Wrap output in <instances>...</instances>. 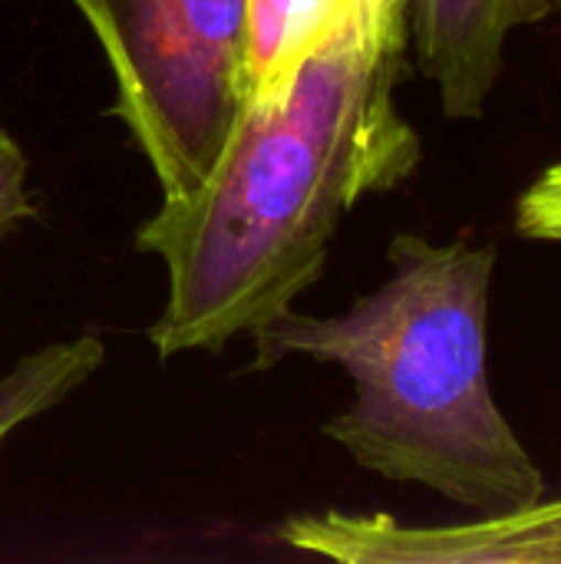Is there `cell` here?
Wrapping results in <instances>:
<instances>
[{
    "mask_svg": "<svg viewBox=\"0 0 561 564\" xmlns=\"http://www.w3.org/2000/svg\"><path fill=\"white\" fill-rule=\"evenodd\" d=\"M350 0H248V109H274L301 66L347 23Z\"/></svg>",
    "mask_w": 561,
    "mask_h": 564,
    "instance_id": "obj_6",
    "label": "cell"
},
{
    "mask_svg": "<svg viewBox=\"0 0 561 564\" xmlns=\"http://www.w3.org/2000/svg\"><path fill=\"white\" fill-rule=\"evenodd\" d=\"M73 3L112 69V116L162 198L195 192L248 109V0Z\"/></svg>",
    "mask_w": 561,
    "mask_h": 564,
    "instance_id": "obj_3",
    "label": "cell"
},
{
    "mask_svg": "<svg viewBox=\"0 0 561 564\" xmlns=\"http://www.w3.org/2000/svg\"><path fill=\"white\" fill-rule=\"evenodd\" d=\"M555 10H559V13H561V0H555Z\"/></svg>",
    "mask_w": 561,
    "mask_h": 564,
    "instance_id": "obj_11",
    "label": "cell"
},
{
    "mask_svg": "<svg viewBox=\"0 0 561 564\" xmlns=\"http://www.w3.org/2000/svg\"><path fill=\"white\" fill-rule=\"evenodd\" d=\"M390 274L341 314L284 311L251 330V370L288 357L341 367L347 410L324 423L360 469L496 519L536 506L546 473L506 420L489 377L496 248L403 231Z\"/></svg>",
    "mask_w": 561,
    "mask_h": 564,
    "instance_id": "obj_2",
    "label": "cell"
},
{
    "mask_svg": "<svg viewBox=\"0 0 561 564\" xmlns=\"http://www.w3.org/2000/svg\"><path fill=\"white\" fill-rule=\"evenodd\" d=\"M274 539L347 564H561V496L453 525H407L384 512H304L284 519Z\"/></svg>",
    "mask_w": 561,
    "mask_h": 564,
    "instance_id": "obj_4",
    "label": "cell"
},
{
    "mask_svg": "<svg viewBox=\"0 0 561 564\" xmlns=\"http://www.w3.org/2000/svg\"><path fill=\"white\" fill-rule=\"evenodd\" d=\"M403 63L380 59L344 23L274 109H245L205 182L136 231L165 264V304L149 327L159 360L258 330L317 284L344 215L403 185L423 159L397 106Z\"/></svg>",
    "mask_w": 561,
    "mask_h": 564,
    "instance_id": "obj_1",
    "label": "cell"
},
{
    "mask_svg": "<svg viewBox=\"0 0 561 564\" xmlns=\"http://www.w3.org/2000/svg\"><path fill=\"white\" fill-rule=\"evenodd\" d=\"M30 159L0 119V238L36 215V202L26 188Z\"/></svg>",
    "mask_w": 561,
    "mask_h": 564,
    "instance_id": "obj_10",
    "label": "cell"
},
{
    "mask_svg": "<svg viewBox=\"0 0 561 564\" xmlns=\"http://www.w3.org/2000/svg\"><path fill=\"white\" fill-rule=\"evenodd\" d=\"M555 0H410V46L446 119H479L496 93L506 40Z\"/></svg>",
    "mask_w": 561,
    "mask_h": 564,
    "instance_id": "obj_5",
    "label": "cell"
},
{
    "mask_svg": "<svg viewBox=\"0 0 561 564\" xmlns=\"http://www.w3.org/2000/svg\"><path fill=\"white\" fill-rule=\"evenodd\" d=\"M106 364V344L96 334L53 340L23 354L0 377V446L23 423L56 410L79 387H86Z\"/></svg>",
    "mask_w": 561,
    "mask_h": 564,
    "instance_id": "obj_7",
    "label": "cell"
},
{
    "mask_svg": "<svg viewBox=\"0 0 561 564\" xmlns=\"http://www.w3.org/2000/svg\"><path fill=\"white\" fill-rule=\"evenodd\" d=\"M347 23L387 63H403L410 46V0H350Z\"/></svg>",
    "mask_w": 561,
    "mask_h": 564,
    "instance_id": "obj_8",
    "label": "cell"
},
{
    "mask_svg": "<svg viewBox=\"0 0 561 564\" xmlns=\"http://www.w3.org/2000/svg\"><path fill=\"white\" fill-rule=\"evenodd\" d=\"M516 231L532 241H561V162L549 165L516 198Z\"/></svg>",
    "mask_w": 561,
    "mask_h": 564,
    "instance_id": "obj_9",
    "label": "cell"
}]
</instances>
